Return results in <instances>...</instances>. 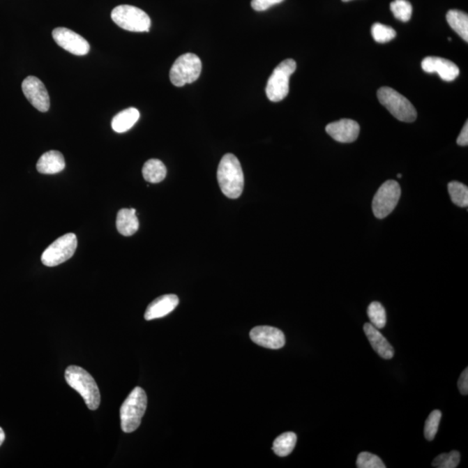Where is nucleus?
I'll return each mask as SVG.
<instances>
[{
	"label": "nucleus",
	"instance_id": "obj_30",
	"mask_svg": "<svg viewBox=\"0 0 468 468\" xmlns=\"http://www.w3.org/2000/svg\"><path fill=\"white\" fill-rule=\"evenodd\" d=\"M283 1L284 0H252L251 5L252 9L257 10V12H264V10L271 8V6Z\"/></svg>",
	"mask_w": 468,
	"mask_h": 468
},
{
	"label": "nucleus",
	"instance_id": "obj_7",
	"mask_svg": "<svg viewBox=\"0 0 468 468\" xmlns=\"http://www.w3.org/2000/svg\"><path fill=\"white\" fill-rule=\"evenodd\" d=\"M202 70V63L199 56L193 53H186L179 56L171 68V83L176 87L195 83L201 76Z\"/></svg>",
	"mask_w": 468,
	"mask_h": 468
},
{
	"label": "nucleus",
	"instance_id": "obj_14",
	"mask_svg": "<svg viewBox=\"0 0 468 468\" xmlns=\"http://www.w3.org/2000/svg\"><path fill=\"white\" fill-rule=\"evenodd\" d=\"M325 130L335 141L342 144H351L358 137L360 126L356 121L342 119L328 124Z\"/></svg>",
	"mask_w": 468,
	"mask_h": 468
},
{
	"label": "nucleus",
	"instance_id": "obj_12",
	"mask_svg": "<svg viewBox=\"0 0 468 468\" xmlns=\"http://www.w3.org/2000/svg\"><path fill=\"white\" fill-rule=\"evenodd\" d=\"M250 338L256 345L264 348L278 349L285 345V337L280 329L271 326H257L250 332Z\"/></svg>",
	"mask_w": 468,
	"mask_h": 468
},
{
	"label": "nucleus",
	"instance_id": "obj_22",
	"mask_svg": "<svg viewBox=\"0 0 468 468\" xmlns=\"http://www.w3.org/2000/svg\"><path fill=\"white\" fill-rule=\"evenodd\" d=\"M296 443V435L293 432H287L275 439L273 445V452L280 457L288 456L295 448Z\"/></svg>",
	"mask_w": 468,
	"mask_h": 468
},
{
	"label": "nucleus",
	"instance_id": "obj_28",
	"mask_svg": "<svg viewBox=\"0 0 468 468\" xmlns=\"http://www.w3.org/2000/svg\"><path fill=\"white\" fill-rule=\"evenodd\" d=\"M460 462V455L458 451H451L448 453H441L434 460L432 465L437 468H455Z\"/></svg>",
	"mask_w": 468,
	"mask_h": 468
},
{
	"label": "nucleus",
	"instance_id": "obj_19",
	"mask_svg": "<svg viewBox=\"0 0 468 468\" xmlns=\"http://www.w3.org/2000/svg\"><path fill=\"white\" fill-rule=\"evenodd\" d=\"M140 118V112L135 108H128L118 113L113 118L112 126L116 133H124L130 130Z\"/></svg>",
	"mask_w": 468,
	"mask_h": 468
},
{
	"label": "nucleus",
	"instance_id": "obj_23",
	"mask_svg": "<svg viewBox=\"0 0 468 468\" xmlns=\"http://www.w3.org/2000/svg\"><path fill=\"white\" fill-rule=\"evenodd\" d=\"M448 193L452 202L460 207L468 206V188L458 181H452L448 184Z\"/></svg>",
	"mask_w": 468,
	"mask_h": 468
},
{
	"label": "nucleus",
	"instance_id": "obj_4",
	"mask_svg": "<svg viewBox=\"0 0 468 468\" xmlns=\"http://www.w3.org/2000/svg\"><path fill=\"white\" fill-rule=\"evenodd\" d=\"M377 98L396 119L405 123H413L416 120L417 112L409 100L400 94L394 89L382 87L378 89Z\"/></svg>",
	"mask_w": 468,
	"mask_h": 468
},
{
	"label": "nucleus",
	"instance_id": "obj_24",
	"mask_svg": "<svg viewBox=\"0 0 468 468\" xmlns=\"http://www.w3.org/2000/svg\"><path fill=\"white\" fill-rule=\"evenodd\" d=\"M367 313L368 316H369L370 324L374 327H376L378 330H381V329L385 327L386 324H387V315H386V310L381 303H371L370 306L368 307Z\"/></svg>",
	"mask_w": 468,
	"mask_h": 468
},
{
	"label": "nucleus",
	"instance_id": "obj_31",
	"mask_svg": "<svg viewBox=\"0 0 468 468\" xmlns=\"http://www.w3.org/2000/svg\"><path fill=\"white\" fill-rule=\"evenodd\" d=\"M458 388L463 395L468 394V369H465L458 380Z\"/></svg>",
	"mask_w": 468,
	"mask_h": 468
},
{
	"label": "nucleus",
	"instance_id": "obj_33",
	"mask_svg": "<svg viewBox=\"0 0 468 468\" xmlns=\"http://www.w3.org/2000/svg\"><path fill=\"white\" fill-rule=\"evenodd\" d=\"M6 439V435L5 432L2 430L1 428H0V446L3 444V441H5Z\"/></svg>",
	"mask_w": 468,
	"mask_h": 468
},
{
	"label": "nucleus",
	"instance_id": "obj_11",
	"mask_svg": "<svg viewBox=\"0 0 468 468\" xmlns=\"http://www.w3.org/2000/svg\"><path fill=\"white\" fill-rule=\"evenodd\" d=\"M22 91L24 96L35 109L41 112H47L50 109V96L47 89L40 80L36 77H28L23 81Z\"/></svg>",
	"mask_w": 468,
	"mask_h": 468
},
{
	"label": "nucleus",
	"instance_id": "obj_10",
	"mask_svg": "<svg viewBox=\"0 0 468 468\" xmlns=\"http://www.w3.org/2000/svg\"><path fill=\"white\" fill-rule=\"evenodd\" d=\"M52 37L60 47L71 54L84 56L89 52V45L87 40H85L80 34L67 28H56L52 31Z\"/></svg>",
	"mask_w": 468,
	"mask_h": 468
},
{
	"label": "nucleus",
	"instance_id": "obj_2",
	"mask_svg": "<svg viewBox=\"0 0 468 468\" xmlns=\"http://www.w3.org/2000/svg\"><path fill=\"white\" fill-rule=\"evenodd\" d=\"M66 380L71 388L80 393L89 409H98L101 395L98 386L91 375L83 368L71 365L66 370Z\"/></svg>",
	"mask_w": 468,
	"mask_h": 468
},
{
	"label": "nucleus",
	"instance_id": "obj_20",
	"mask_svg": "<svg viewBox=\"0 0 468 468\" xmlns=\"http://www.w3.org/2000/svg\"><path fill=\"white\" fill-rule=\"evenodd\" d=\"M446 21L460 38L468 42V16L459 10H450L446 13Z\"/></svg>",
	"mask_w": 468,
	"mask_h": 468
},
{
	"label": "nucleus",
	"instance_id": "obj_17",
	"mask_svg": "<svg viewBox=\"0 0 468 468\" xmlns=\"http://www.w3.org/2000/svg\"><path fill=\"white\" fill-rule=\"evenodd\" d=\"M66 167V160L63 156L56 150H51L44 153L39 158L37 163V169L39 173L44 174H54L61 172Z\"/></svg>",
	"mask_w": 468,
	"mask_h": 468
},
{
	"label": "nucleus",
	"instance_id": "obj_27",
	"mask_svg": "<svg viewBox=\"0 0 468 468\" xmlns=\"http://www.w3.org/2000/svg\"><path fill=\"white\" fill-rule=\"evenodd\" d=\"M441 416L442 414L441 411L438 409L434 410L433 412L428 416L424 427V435L428 441H433L435 435H437Z\"/></svg>",
	"mask_w": 468,
	"mask_h": 468
},
{
	"label": "nucleus",
	"instance_id": "obj_15",
	"mask_svg": "<svg viewBox=\"0 0 468 468\" xmlns=\"http://www.w3.org/2000/svg\"><path fill=\"white\" fill-rule=\"evenodd\" d=\"M178 305L179 298L176 295L160 296L149 303L144 314L145 319L149 321L169 315L176 308Z\"/></svg>",
	"mask_w": 468,
	"mask_h": 468
},
{
	"label": "nucleus",
	"instance_id": "obj_16",
	"mask_svg": "<svg viewBox=\"0 0 468 468\" xmlns=\"http://www.w3.org/2000/svg\"><path fill=\"white\" fill-rule=\"evenodd\" d=\"M363 331L365 332L368 340L372 346L375 352L379 355L382 358L389 360L393 358L395 355L394 348L389 344L387 339L384 337L379 330L374 327L371 324H365L363 326Z\"/></svg>",
	"mask_w": 468,
	"mask_h": 468
},
{
	"label": "nucleus",
	"instance_id": "obj_32",
	"mask_svg": "<svg viewBox=\"0 0 468 468\" xmlns=\"http://www.w3.org/2000/svg\"><path fill=\"white\" fill-rule=\"evenodd\" d=\"M457 144L462 146L468 145V123L464 125L462 132L459 135L458 139H457Z\"/></svg>",
	"mask_w": 468,
	"mask_h": 468
},
{
	"label": "nucleus",
	"instance_id": "obj_5",
	"mask_svg": "<svg viewBox=\"0 0 468 468\" xmlns=\"http://www.w3.org/2000/svg\"><path fill=\"white\" fill-rule=\"evenodd\" d=\"M296 69L294 60L285 59L275 68L268 80L266 93L271 102L278 103L287 98L290 89V77Z\"/></svg>",
	"mask_w": 468,
	"mask_h": 468
},
{
	"label": "nucleus",
	"instance_id": "obj_8",
	"mask_svg": "<svg viewBox=\"0 0 468 468\" xmlns=\"http://www.w3.org/2000/svg\"><path fill=\"white\" fill-rule=\"evenodd\" d=\"M77 248L76 234H66L56 239L43 252L42 263L46 266L54 267L69 260Z\"/></svg>",
	"mask_w": 468,
	"mask_h": 468
},
{
	"label": "nucleus",
	"instance_id": "obj_34",
	"mask_svg": "<svg viewBox=\"0 0 468 468\" xmlns=\"http://www.w3.org/2000/svg\"><path fill=\"white\" fill-rule=\"evenodd\" d=\"M342 2H349L352 1V0H342Z\"/></svg>",
	"mask_w": 468,
	"mask_h": 468
},
{
	"label": "nucleus",
	"instance_id": "obj_35",
	"mask_svg": "<svg viewBox=\"0 0 468 468\" xmlns=\"http://www.w3.org/2000/svg\"><path fill=\"white\" fill-rule=\"evenodd\" d=\"M402 176L401 174H398V178H402Z\"/></svg>",
	"mask_w": 468,
	"mask_h": 468
},
{
	"label": "nucleus",
	"instance_id": "obj_6",
	"mask_svg": "<svg viewBox=\"0 0 468 468\" xmlns=\"http://www.w3.org/2000/svg\"><path fill=\"white\" fill-rule=\"evenodd\" d=\"M112 19L121 29L133 32H148L151 20L144 10L128 5L118 6L112 13Z\"/></svg>",
	"mask_w": 468,
	"mask_h": 468
},
{
	"label": "nucleus",
	"instance_id": "obj_21",
	"mask_svg": "<svg viewBox=\"0 0 468 468\" xmlns=\"http://www.w3.org/2000/svg\"><path fill=\"white\" fill-rule=\"evenodd\" d=\"M142 176L150 183H159L167 176L166 166L158 159L149 160L142 167Z\"/></svg>",
	"mask_w": 468,
	"mask_h": 468
},
{
	"label": "nucleus",
	"instance_id": "obj_9",
	"mask_svg": "<svg viewBox=\"0 0 468 468\" xmlns=\"http://www.w3.org/2000/svg\"><path fill=\"white\" fill-rule=\"evenodd\" d=\"M401 197V187L398 181L389 180L382 184L374 196L372 209L377 219H384L395 209Z\"/></svg>",
	"mask_w": 468,
	"mask_h": 468
},
{
	"label": "nucleus",
	"instance_id": "obj_1",
	"mask_svg": "<svg viewBox=\"0 0 468 468\" xmlns=\"http://www.w3.org/2000/svg\"><path fill=\"white\" fill-rule=\"evenodd\" d=\"M218 182L223 194L230 199H238L244 189V174L241 163L233 153H227L218 167Z\"/></svg>",
	"mask_w": 468,
	"mask_h": 468
},
{
	"label": "nucleus",
	"instance_id": "obj_3",
	"mask_svg": "<svg viewBox=\"0 0 468 468\" xmlns=\"http://www.w3.org/2000/svg\"><path fill=\"white\" fill-rule=\"evenodd\" d=\"M148 398L144 389L135 388L120 409L121 427L125 433H132L140 426Z\"/></svg>",
	"mask_w": 468,
	"mask_h": 468
},
{
	"label": "nucleus",
	"instance_id": "obj_26",
	"mask_svg": "<svg viewBox=\"0 0 468 468\" xmlns=\"http://www.w3.org/2000/svg\"><path fill=\"white\" fill-rule=\"evenodd\" d=\"M374 40L379 44H385L396 37V31L392 27L380 23H375L371 28Z\"/></svg>",
	"mask_w": 468,
	"mask_h": 468
},
{
	"label": "nucleus",
	"instance_id": "obj_25",
	"mask_svg": "<svg viewBox=\"0 0 468 468\" xmlns=\"http://www.w3.org/2000/svg\"><path fill=\"white\" fill-rule=\"evenodd\" d=\"M391 10L395 19L409 22L412 15V6L408 0H395L391 3Z\"/></svg>",
	"mask_w": 468,
	"mask_h": 468
},
{
	"label": "nucleus",
	"instance_id": "obj_13",
	"mask_svg": "<svg viewBox=\"0 0 468 468\" xmlns=\"http://www.w3.org/2000/svg\"><path fill=\"white\" fill-rule=\"evenodd\" d=\"M421 68L427 73H437L442 80L452 82L459 77L458 66L451 61L438 58V56H428L421 62Z\"/></svg>",
	"mask_w": 468,
	"mask_h": 468
},
{
	"label": "nucleus",
	"instance_id": "obj_18",
	"mask_svg": "<svg viewBox=\"0 0 468 468\" xmlns=\"http://www.w3.org/2000/svg\"><path fill=\"white\" fill-rule=\"evenodd\" d=\"M137 211L134 209H123L119 211L116 217V228L121 235L132 236L139 229Z\"/></svg>",
	"mask_w": 468,
	"mask_h": 468
},
{
	"label": "nucleus",
	"instance_id": "obj_29",
	"mask_svg": "<svg viewBox=\"0 0 468 468\" xmlns=\"http://www.w3.org/2000/svg\"><path fill=\"white\" fill-rule=\"evenodd\" d=\"M356 467L358 468H385L386 466L377 455L368 452L359 453L356 460Z\"/></svg>",
	"mask_w": 468,
	"mask_h": 468
}]
</instances>
